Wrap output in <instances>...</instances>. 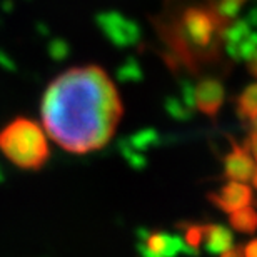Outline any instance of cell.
Instances as JSON below:
<instances>
[{"label": "cell", "instance_id": "cell-1", "mask_svg": "<svg viewBox=\"0 0 257 257\" xmlns=\"http://www.w3.org/2000/svg\"><path fill=\"white\" fill-rule=\"evenodd\" d=\"M122 112L119 90L99 65L67 69L50 82L42 97L45 131L74 154L104 147L114 136Z\"/></svg>", "mask_w": 257, "mask_h": 257}, {"label": "cell", "instance_id": "cell-2", "mask_svg": "<svg viewBox=\"0 0 257 257\" xmlns=\"http://www.w3.org/2000/svg\"><path fill=\"white\" fill-rule=\"evenodd\" d=\"M166 27L167 42L187 67L210 62L219 50L222 17L214 7L202 4L184 5Z\"/></svg>", "mask_w": 257, "mask_h": 257}, {"label": "cell", "instance_id": "cell-3", "mask_svg": "<svg viewBox=\"0 0 257 257\" xmlns=\"http://www.w3.org/2000/svg\"><path fill=\"white\" fill-rule=\"evenodd\" d=\"M0 152L14 166L39 171L49 159V142L37 122L19 117L0 131Z\"/></svg>", "mask_w": 257, "mask_h": 257}, {"label": "cell", "instance_id": "cell-4", "mask_svg": "<svg viewBox=\"0 0 257 257\" xmlns=\"http://www.w3.org/2000/svg\"><path fill=\"white\" fill-rule=\"evenodd\" d=\"M252 199L254 195L250 187L245 186V182H239V181H229L219 191L209 194L210 202L217 209L222 210V212L227 214L242 209L245 205H250L252 204Z\"/></svg>", "mask_w": 257, "mask_h": 257}, {"label": "cell", "instance_id": "cell-5", "mask_svg": "<svg viewBox=\"0 0 257 257\" xmlns=\"http://www.w3.org/2000/svg\"><path fill=\"white\" fill-rule=\"evenodd\" d=\"M139 249L142 257H176L181 252H194L181 237L167 232L149 234L141 242Z\"/></svg>", "mask_w": 257, "mask_h": 257}, {"label": "cell", "instance_id": "cell-6", "mask_svg": "<svg viewBox=\"0 0 257 257\" xmlns=\"http://www.w3.org/2000/svg\"><path fill=\"white\" fill-rule=\"evenodd\" d=\"M254 171V159L250 156L249 149L232 141V149L224 161V176L229 181L247 182L249 179H252Z\"/></svg>", "mask_w": 257, "mask_h": 257}, {"label": "cell", "instance_id": "cell-7", "mask_svg": "<svg viewBox=\"0 0 257 257\" xmlns=\"http://www.w3.org/2000/svg\"><path fill=\"white\" fill-rule=\"evenodd\" d=\"M224 87L215 79L200 80L194 90V100L197 109L209 117H215L224 104Z\"/></svg>", "mask_w": 257, "mask_h": 257}, {"label": "cell", "instance_id": "cell-8", "mask_svg": "<svg viewBox=\"0 0 257 257\" xmlns=\"http://www.w3.org/2000/svg\"><path fill=\"white\" fill-rule=\"evenodd\" d=\"M232 234L229 229H225L224 225L217 224H209L204 225V245L205 250L210 254H222L224 250H227L232 245Z\"/></svg>", "mask_w": 257, "mask_h": 257}, {"label": "cell", "instance_id": "cell-9", "mask_svg": "<svg viewBox=\"0 0 257 257\" xmlns=\"http://www.w3.org/2000/svg\"><path fill=\"white\" fill-rule=\"evenodd\" d=\"M229 222L232 225V229L239 230L242 234H252L257 230V210L250 205L234 210L230 212Z\"/></svg>", "mask_w": 257, "mask_h": 257}, {"label": "cell", "instance_id": "cell-10", "mask_svg": "<svg viewBox=\"0 0 257 257\" xmlns=\"http://www.w3.org/2000/svg\"><path fill=\"white\" fill-rule=\"evenodd\" d=\"M237 114L240 119L252 122L257 119V84H250L237 97Z\"/></svg>", "mask_w": 257, "mask_h": 257}, {"label": "cell", "instance_id": "cell-11", "mask_svg": "<svg viewBox=\"0 0 257 257\" xmlns=\"http://www.w3.org/2000/svg\"><path fill=\"white\" fill-rule=\"evenodd\" d=\"M182 229H184V242H186V245L191 250L197 252L199 245L204 240V225L189 224V225H182Z\"/></svg>", "mask_w": 257, "mask_h": 257}, {"label": "cell", "instance_id": "cell-12", "mask_svg": "<svg viewBox=\"0 0 257 257\" xmlns=\"http://www.w3.org/2000/svg\"><path fill=\"white\" fill-rule=\"evenodd\" d=\"M245 147L249 149L252 159H255V161H257V132H250L247 142H245Z\"/></svg>", "mask_w": 257, "mask_h": 257}, {"label": "cell", "instance_id": "cell-13", "mask_svg": "<svg viewBox=\"0 0 257 257\" xmlns=\"http://www.w3.org/2000/svg\"><path fill=\"white\" fill-rule=\"evenodd\" d=\"M220 257H245L244 255V247L242 245H237V247H234V245H230L227 250H224Z\"/></svg>", "mask_w": 257, "mask_h": 257}, {"label": "cell", "instance_id": "cell-14", "mask_svg": "<svg viewBox=\"0 0 257 257\" xmlns=\"http://www.w3.org/2000/svg\"><path fill=\"white\" fill-rule=\"evenodd\" d=\"M245 257H257V239H252L250 242L244 247Z\"/></svg>", "mask_w": 257, "mask_h": 257}, {"label": "cell", "instance_id": "cell-15", "mask_svg": "<svg viewBox=\"0 0 257 257\" xmlns=\"http://www.w3.org/2000/svg\"><path fill=\"white\" fill-rule=\"evenodd\" d=\"M249 72H250V74H252L254 77H255V79H257V50H255V52L252 54V55H250V59H249Z\"/></svg>", "mask_w": 257, "mask_h": 257}, {"label": "cell", "instance_id": "cell-16", "mask_svg": "<svg viewBox=\"0 0 257 257\" xmlns=\"http://www.w3.org/2000/svg\"><path fill=\"white\" fill-rule=\"evenodd\" d=\"M252 184H254V187L257 189V171H254V176H252Z\"/></svg>", "mask_w": 257, "mask_h": 257}]
</instances>
